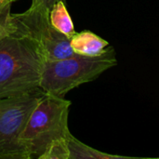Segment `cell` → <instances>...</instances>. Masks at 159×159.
Returning <instances> with one entry per match:
<instances>
[{"label": "cell", "instance_id": "obj_10", "mask_svg": "<svg viewBox=\"0 0 159 159\" xmlns=\"http://www.w3.org/2000/svg\"><path fill=\"white\" fill-rule=\"evenodd\" d=\"M14 1L3 0L0 2V40L10 34V9Z\"/></svg>", "mask_w": 159, "mask_h": 159}, {"label": "cell", "instance_id": "obj_3", "mask_svg": "<svg viewBox=\"0 0 159 159\" xmlns=\"http://www.w3.org/2000/svg\"><path fill=\"white\" fill-rule=\"evenodd\" d=\"M70 105L71 102L63 97L44 93L20 136L29 159H39L51 143L65 139L71 133L68 128Z\"/></svg>", "mask_w": 159, "mask_h": 159}, {"label": "cell", "instance_id": "obj_2", "mask_svg": "<svg viewBox=\"0 0 159 159\" xmlns=\"http://www.w3.org/2000/svg\"><path fill=\"white\" fill-rule=\"evenodd\" d=\"M117 63L116 50L109 47L94 57L75 54L72 57L44 61L40 89L60 97L82 84L90 82Z\"/></svg>", "mask_w": 159, "mask_h": 159}, {"label": "cell", "instance_id": "obj_4", "mask_svg": "<svg viewBox=\"0 0 159 159\" xmlns=\"http://www.w3.org/2000/svg\"><path fill=\"white\" fill-rule=\"evenodd\" d=\"M49 9L32 4L24 12L10 16V34L27 43L44 61L74 56L70 38L57 31L49 21Z\"/></svg>", "mask_w": 159, "mask_h": 159}, {"label": "cell", "instance_id": "obj_6", "mask_svg": "<svg viewBox=\"0 0 159 159\" xmlns=\"http://www.w3.org/2000/svg\"><path fill=\"white\" fill-rule=\"evenodd\" d=\"M70 46L75 54L94 57L102 54L109 43L90 31H82L70 38Z\"/></svg>", "mask_w": 159, "mask_h": 159}, {"label": "cell", "instance_id": "obj_11", "mask_svg": "<svg viewBox=\"0 0 159 159\" xmlns=\"http://www.w3.org/2000/svg\"><path fill=\"white\" fill-rule=\"evenodd\" d=\"M58 1H63L65 2V0H32V4L34 5H43L46 7H48V9H50L52 7V6L58 2Z\"/></svg>", "mask_w": 159, "mask_h": 159}, {"label": "cell", "instance_id": "obj_1", "mask_svg": "<svg viewBox=\"0 0 159 159\" xmlns=\"http://www.w3.org/2000/svg\"><path fill=\"white\" fill-rule=\"evenodd\" d=\"M44 61L24 41L7 35L0 40V99L40 89Z\"/></svg>", "mask_w": 159, "mask_h": 159}, {"label": "cell", "instance_id": "obj_7", "mask_svg": "<svg viewBox=\"0 0 159 159\" xmlns=\"http://www.w3.org/2000/svg\"><path fill=\"white\" fill-rule=\"evenodd\" d=\"M69 159H125L129 157L111 155L96 150L75 138L71 133L66 138Z\"/></svg>", "mask_w": 159, "mask_h": 159}, {"label": "cell", "instance_id": "obj_8", "mask_svg": "<svg viewBox=\"0 0 159 159\" xmlns=\"http://www.w3.org/2000/svg\"><path fill=\"white\" fill-rule=\"evenodd\" d=\"M48 17L52 26L68 38H71L76 33L71 16L66 8L65 2H56L49 9Z\"/></svg>", "mask_w": 159, "mask_h": 159}, {"label": "cell", "instance_id": "obj_9", "mask_svg": "<svg viewBox=\"0 0 159 159\" xmlns=\"http://www.w3.org/2000/svg\"><path fill=\"white\" fill-rule=\"evenodd\" d=\"M39 159H69V150L66 138L51 143Z\"/></svg>", "mask_w": 159, "mask_h": 159}, {"label": "cell", "instance_id": "obj_5", "mask_svg": "<svg viewBox=\"0 0 159 159\" xmlns=\"http://www.w3.org/2000/svg\"><path fill=\"white\" fill-rule=\"evenodd\" d=\"M43 90L0 99V159H29L20 136Z\"/></svg>", "mask_w": 159, "mask_h": 159}, {"label": "cell", "instance_id": "obj_12", "mask_svg": "<svg viewBox=\"0 0 159 159\" xmlns=\"http://www.w3.org/2000/svg\"><path fill=\"white\" fill-rule=\"evenodd\" d=\"M1 1H3V0H0V2H1Z\"/></svg>", "mask_w": 159, "mask_h": 159}]
</instances>
